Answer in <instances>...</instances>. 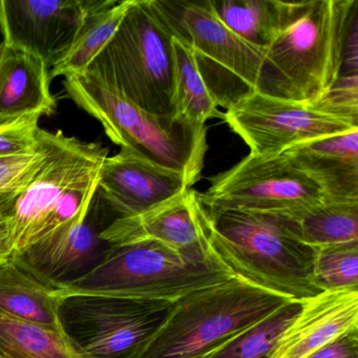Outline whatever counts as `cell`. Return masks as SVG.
<instances>
[{
  "label": "cell",
  "instance_id": "e0dca14e",
  "mask_svg": "<svg viewBox=\"0 0 358 358\" xmlns=\"http://www.w3.org/2000/svg\"><path fill=\"white\" fill-rule=\"evenodd\" d=\"M322 192V202L358 201V129L282 152Z\"/></svg>",
  "mask_w": 358,
  "mask_h": 358
},
{
  "label": "cell",
  "instance_id": "4dcf8cb0",
  "mask_svg": "<svg viewBox=\"0 0 358 358\" xmlns=\"http://www.w3.org/2000/svg\"><path fill=\"white\" fill-rule=\"evenodd\" d=\"M13 257L11 243L10 219L5 213H0V266L7 263Z\"/></svg>",
  "mask_w": 358,
  "mask_h": 358
},
{
  "label": "cell",
  "instance_id": "f546056e",
  "mask_svg": "<svg viewBox=\"0 0 358 358\" xmlns=\"http://www.w3.org/2000/svg\"><path fill=\"white\" fill-rule=\"evenodd\" d=\"M306 358H358V328L343 333Z\"/></svg>",
  "mask_w": 358,
  "mask_h": 358
},
{
  "label": "cell",
  "instance_id": "ba28073f",
  "mask_svg": "<svg viewBox=\"0 0 358 358\" xmlns=\"http://www.w3.org/2000/svg\"><path fill=\"white\" fill-rule=\"evenodd\" d=\"M175 301L73 294L62 301V332L91 358H140Z\"/></svg>",
  "mask_w": 358,
  "mask_h": 358
},
{
  "label": "cell",
  "instance_id": "4316f807",
  "mask_svg": "<svg viewBox=\"0 0 358 358\" xmlns=\"http://www.w3.org/2000/svg\"><path fill=\"white\" fill-rule=\"evenodd\" d=\"M45 159L41 146L38 152L0 159V213L9 215L16 199L38 173Z\"/></svg>",
  "mask_w": 358,
  "mask_h": 358
},
{
  "label": "cell",
  "instance_id": "277c9868",
  "mask_svg": "<svg viewBox=\"0 0 358 358\" xmlns=\"http://www.w3.org/2000/svg\"><path fill=\"white\" fill-rule=\"evenodd\" d=\"M234 278L206 251H183L157 241L113 245L95 268L62 286L73 294L108 295L148 301L182 297Z\"/></svg>",
  "mask_w": 358,
  "mask_h": 358
},
{
  "label": "cell",
  "instance_id": "4fadbf2b",
  "mask_svg": "<svg viewBox=\"0 0 358 358\" xmlns=\"http://www.w3.org/2000/svg\"><path fill=\"white\" fill-rule=\"evenodd\" d=\"M118 219L99 188L83 220L39 241L20 257L29 267L57 286H66L91 271L106 257L110 245L104 230Z\"/></svg>",
  "mask_w": 358,
  "mask_h": 358
},
{
  "label": "cell",
  "instance_id": "5bb4252c",
  "mask_svg": "<svg viewBox=\"0 0 358 358\" xmlns=\"http://www.w3.org/2000/svg\"><path fill=\"white\" fill-rule=\"evenodd\" d=\"M98 188L118 217H127L140 215L192 187L181 173L121 148L119 154L104 160Z\"/></svg>",
  "mask_w": 358,
  "mask_h": 358
},
{
  "label": "cell",
  "instance_id": "9c48e42d",
  "mask_svg": "<svg viewBox=\"0 0 358 358\" xmlns=\"http://www.w3.org/2000/svg\"><path fill=\"white\" fill-rule=\"evenodd\" d=\"M198 201L205 209L290 213L322 204V196L317 185L284 154H249L211 178L210 186L198 194Z\"/></svg>",
  "mask_w": 358,
  "mask_h": 358
},
{
  "label": "cell",
  "instance_id": "52a82bcc",
  "mask_svg": "<svg viewBox=\"0 0 358 358\" xmlns=\"http://www.w3.org/2000/svg\"><path fill=\"white\" fill-rule=\"evenodd\" d=\"M290 299L238 278L173 303L140 358H207Z\"/></svg>",
  "mask_w": 358,
  "mask_h": 358
},
{
  "label": "cell",
  "instance_id": "ac0fdd59",
  "mask_svg": "<svg viewBox=\"0 0 358 358\" xmlns=\"http://www.w3.org/2000/svg\"><path fill=\"white\" fill-rule=\"evenodd\" d=\"M45 62L22 50L0 43V125L31 115H52L56 99Z\"/></svg>",
  "mask_w": 358,
  "mask_h": 358
},
{
  "label": "cell",
  "instance_id": "7a4b0ae2",
  "mask_svg": "<svg viewBox=\"0 0 358 358\" xmlns=\"http://www.w3.org/2000/svg\"><path fill=\"white\" fill-rule=\"evenodd\" d=\"M202 209L209 249L234 278L301 303L322 293L312 282L315 248L280 213Z\"/></svg>",
  "mask_w": 358,
  "mask_h": 358
},
{
  "label": "cell",
  "instance_id": "2e32d148",
  "mask_svg": "<svg viewBox=\"0 0 358 358\" xmlns=\"http://www.w3.org/2000/svg\"><path fill=\"white\" fill-rule=\"evenodd\" d=\"M354 328H358V289L324 291L301 301L268 358L308 357Z\"/></svg>",
  "mask_w": 358,
  "mask_h": 358
},
{
  "label": "cell",
  "instance_id": "5b68a950",
  "mask_svg": "<svg viewBox=\"0 0 358 358\" xmlns=\"http://www.w3.org/2000/svg\"><path fill=\"white\" fill-rule=\"evenodd\" d=\"M64 85L115 144L181 173L192 187L201 179L208 150L206 125L150 114L87 74L66 77Z\"/></svg>",
  "mask_w": 358,
  "mask_h": 358
},
{
  "label": "cell",
  "instance_id": "8992f818",
  "mask_svg": "<svg viewBox=\"0 0 358 358\" xmlns=\"http://www.w3.org/2000/svg\"><path fill=\"white\" fill-rule=\"evenodd\" d=\"M175 36L152 0H133L114 36L83 74L142 110L176 117Z\"/></svg>",
  "mask_w": 358,
  "mask_h": 358
},
{
  "label": "cell",
  "instance_id": "484cf974",
  "mask_svg": "<svg viewBox=\"0 0 358 358\" xmlns=\"http://www.w3.org/2000/svg\"><path fill=\"white\" fill-rule=\"evenodd\" d=\"M312 282L320 292L358 289V242L315 248Z\"/></svg>",
  "mask_w": 358,
  "mask_h": 358
},
{
  "label": "cell",
  "instance_id": "7c38bea8",
  "mask_svg": "<svg viewBox=\"0 0 358 358\" xmlns=\"http://www.w3.org/2000/svg\"><path fill=\"white\" fill-rule=\"evenodd\" d=\"M110 0H0L3 43L45 62L59 64L72 49L90 14Z\"/></svg>",
  "mask_w": 358,
  "mask_h": 358
},
{
  "label": "cell",
  "instance_id": "6da1fadb",
  "mask_svg": "<svg viewBox=\"0 0 358 358\" xmlns=\"http://www.w3.org/2000/svg\"><path fill=\"white\" fill-rule=\"evenodd\" d=\"M357 7V0L286 1L257 92L309 106L322 99L341 76Z\"/></svg>",
  "mask_w": 358,
  "mask_h": 358
},
{
  "label": "cell",
  "instance_id": "8fae6325",
  "mask_svg": "<svg viewBox=\"0 0 358 358\" xmlns=\"http://www.w3.org/2000/svg\"><path fill=\"white\" fill-rule=\"evenodd\" d=\"M173 36L194 52L202 73H224L242 87L244 93L259 91L265 64V50L241 38L221 22L204 1L152 0Z\"/></svg>",
  "mask_w": 358,
  "mask_h": 358
},
{
  "label": "cell",
  "instance_id": "44dd1931",
  "mask_svg": "<svg viewBox=\"0 0 358 358\" xmlns=\"http://www.w3.org/2000/svg\"><path fill=\"white\" fill-rule=\"evenodd\" d=\"M0 358H91L62 331L0 311Z\"/></svg>",
  "mask_w": 358,
  "mask_h": 358
},
{
  "label": "cell",
  "instance_id": "3957f363",
  "mask_svg": "<svg viewBox=\"0 0 358 358\" xmlns=\"http://www.w3.org/2000/svg\"><path fill=\"white\" fill-rule=\"evenodd\" d=\"M45 162L10 211L14 255L83 219L98 189L108 148L41 129Z\"/></svg>",
  "mask_w": 358,
  "mask_h": 358
},
{
  "label": "cell",
  "instance_id": "cb8c5ba5",
  "mask_svg": "<svg viewBox=\"0 0 358 358\" xmlns=\"http://www.w3.org/2000/svg\"><path fill=\"white\" fill-rule=\"evenodd\" d=\"M175 93L173 106L176 117L198 125L207 120L222 118L217 103L207 87L192 49L175 38Z\"/></svg>",
  "mask_w": 358,
  "mask_h": 358
},
{
  "label": "cell",
  "instance_id": "83f0119b",
  "mask_svg": "<svg viewBox=\"0 0 358 358\" xmlns=\"http://www.w3.org/2000/svg\"><path fill=\"white\" fill-rule=\"evenodd\" d=\"M38 115L24 117L15 122L0 125V159L22 156L41 150Z\"/></svg>",
  "mask_w": 358,
  "mask_h": 358
},
{
  "label": "cell",
  "instance_id": "f1b7e54d",
  "mask_svg": "<svg viewBox=\"0 0 358 358\" xmlns=\"http://www.w3.org/2000/svg\"><path fill=\"white\" fill-rule=\"evenodd\" d=\"M312 106L358 125V75H341L324 97Z\"/></svg>",
  "mask_w": 358,
  "mask_h": 358
},
{
  "label": "cell",
  "instance_id": "d4e9b609",
  "mask_svg": "<svg viewBox=\"0 0 358 358\" xmlns=\"http://www.w3.org/2000/svg\"><path fill=\"white\" fill-rule=\"evenodd\" d=\"M301 307V301H289L207 358H268Z\"/></svg>",
  "mask_w": 358,
  "mask_h": 358
},
{
  "label": "cell",
  "instance_id": "7402d4cb",
  "mask_svg": "<svg viewBox=\"0 0 358 358\" xmlns=\"http://www.w3.org/2000/svg\"><path fill=\"white\" fill-rule=\"evenodd\" d=\"M215 15L247 43L266 50L280 30L286 1L207 0Z\"/></svg>",
  "mask_w": 358,
  "mask_h": 358
},
{
  "label": "cell",
  "instance_id": "603a6c76",
  "mask_svg": "<svg viewBox=\"0 0 358 358\" xmlns=\"http://www.w3.org/2000/svg\"><path fill=\"white\" fill-rule=\"evenodd\" d=\"M133 0H110L102 9L87 16L66 57L52 69L51 78L80 75L87 71L94 58L108 45L114 36L121 20L124 17Z\"/></svg>",
  "mask_w": 358,
  "mask_h": 358
},
{
  "label": "cell",
  "instance_id": "30bf717a",
  "mask_svg": "<svg viewBox=\"0 0 358 358\" xmlns=\"http://www.w3.org/2000/svg\"><path fill=\"white\" fill-rule=\"evenodd\" d=\"M222 118L250 154L259 156H278L293 146L358 129L315 106L257 91L231 104Z\"/></svg>",
  "mask_w": 358,
  "mask_h": 358
},
{
  "label": "cell",
  "instance_id": "ffe728a7",
  "mask_svg": "<svg viewBox=\"0 0 358 358\" xmlns=\"http://www.w3.org/2000/svg\"><path fill=\"white\" fill-rule=\"evenodd\" d=\"M280 215L288 229L312 248L358 242V201L322 202L296 213Z\"/></svg>",
  "mask_w": 358,
  "mask_h": 358
},
{
  "label": "cell",
  "instance_id": "9a60e30c",
  "mask_svg": "<svg viewBox=\"0 0 358 358\" xmlns=\"http://www.w3.org/2000/svg\"><path fill=\"white\" fill-rule=\"evenodd\" d=\"M102 238L110 246L157 241L179 250H208L202 206L192 188L140 215L118 217Z\"/></svg>",
  "mask_w": 358,
  "mask_h": 358
},
{
  "label": "cell",
  "instance_id": "d6986e66",
  "mask_svg": "<svg viewBox=\"0 0 358 358\" xmlns=\"http://www.w3.org/2000/svg\"><path fill=\"white\" fill-rule=\"evenodd\" d=\"M66 299L62 287L43 278L20 257L0 266V311L62 331L59 309Z\"/></svg>",
  "mask_w": 358,
  "mask_h": 358
}]
</instances>
